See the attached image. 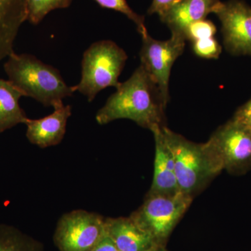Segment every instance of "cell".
I'll return each instance as SVG.
<instances>
[{
	"label": "cell",
	"mask_w": 251,
	"mask_h": 251,
	"mask_svg": "<svg viewBox=\"0 0 251 251\" xmlns=\"http://www.w3.org/2000/svg\"><path fill=\"white\" fill-rule=\"evenodd\" d=\"M166 107L158 85L140 64L97 112L96 120L104 125L126 119L151 130L156 126H166Z\"/></svg>",
	"instance_id": "1"
},
{
	"label": "cell",
	"mask_w": 251,
	"mask_h": 251,
	"mask_svg": "<svg viewBox=\"0 0 251 251\" xmlns=\"http://www.w3.org/2000/svg\"><path fill=\"white\" fill-rule=\"evenodd\" d=\"M9 80L23 97H31L46 107L63 103V99L74 93L64 80L58 69L29 54L13 52L5 62Z\"/></svg>",
	"instance_id": "2"
},
{
	"label": "cell",
	"mask_w": 251,
	"mask_h": 251,
	"mask_svg": "<svg viewBox=\"0 0 251 251\" xmlns=\"http://www.w3.org/2000/svg\"><path fill=\"white\" fill-rule=\"evenodd\" d=\"M165 141L175 162L180 192L193 198L222 172L204 143L190 141L166 126L162 127Z\"/></svg>",
	"instance_id": "3"
},
{
	"label": "cell",
	"mask_w": 251,
	"mask_h": 251,
	"mask_svg": "<svg viewBox=\"0 0 251 251\" xmlns=\"http://www.w3.org/2000/svg\"><path fill=\"white\" fill-rule=\"evenodd\" d=\"M128 55L124 49L112 41L94 43L83 54L82 75L73 90L87 97L89 102L94 100L100 91L107 87L120 86L118 79Z\"/></svg>",
	"instance_id": "4"
},
{
	"label": "cell",
	"mask_w": 251,
	"mask_h": 251,
	"mask_svg": "<svg viewBox=\"0 0 251 251\" xmlns=\"http://www.w3.org/2000/svg\"><path fill=\"white\" fill-rule=\"evenodd\" d=\"M192 201L193 198L181 193L173 196L148 193L143 204L130 217L157 245L166 247L170 236Z\"/></svg>",
	"instance_id": "5"
},
{
	"label": "cell",
	"mask_w": 251,
	"mask_h": 251,
	"mask_svg": "<svg viewBox=\"0 0 251 251\" xmlns=\"http://www.w3.org/2000/svg\"><path fill=\"white\" fill-rule=\"evenodd\" d=\"M222 171L242 175L251 170V131L229 120L204 143Z\"/></svg>",
	"instance_id": "6"
},
{
	"label": "cell",
	"mask_w": 251,
	"mask_h": 251,
	"mask_svg": "<svg viewBox=\"0 0 251 251\" xmlns=\"http://www.w3.org/2000/svg\"><path fill=\"white\" fill-rule=\"evenodd\" d=\"M106 236L105 218L75 210L59 219L54 242L59 251H92Z\"/></svg>",
	"instance_id": "7"
},
{
	"label": "cell",
	"mask_w": 251,
	"mask_h": 251,
	"mask_svg": "<svg viewBox=\"0 0 251 251\" xmlns=\"http://www.w3.org/2000/svg\"><path fill=\"white\" fill-rule=\"evenodd\" d=\"M142 38L140 64L156 82L163 101L168 105L172 67L175 61L184 52L186 39L182 34L176 33H172L171 39L166 41L156 40L148 33L142 36Z\"/></svg>",
	"instance_id": "8"
},
{
	"label": "cell",
	"mask_w": 251,
	"mask_h": 251,
	"mask_svg": "<svg viewBox=\"0 0 251 251\" xmlns=\"http://www.w3.org/2000/svg\"><path fill=\"white\" fill-rule=\"evenodd\" d=\"M214 14L222 25L224 44L234 55L251 56V8L241 0L221 2Z\"/></svg>",
	"instance_id": "9"
},
{
	"label": "cell",
	"mask_w": 251,
	"mask_h": 251,
	"mask_svg": "<svg viewBox=\"0 0 251 251\" xmlns=\"http://www.w3.org/2000/svg\"><path fill=\"white\" fill-rule=\"evenodd\" d=\"M48 116L39 119H28L26 136L33 145L46 148L60 143L67 130V121L72 115V106L64 103L54 107Z\"/></svg>",
	"instance_id": "10"
},
{
	"label": "cell",
	"mask_w": 251,
	"mask_h": 251,
	"mask_svg": "<svg viewBox=\"0 0 251 251\" xmlns=\"http://www.w3.org/2000/svg\"><path fill=\"white\" fill-rule=\"evenodd\" d=\"M162 127L151 128L155 140V157L152 183L148 193L173 196L181 193L175 173V162L165 141Z\"/></svg>",
	"instance_id": "11"
},
{
	"label": "cell",
	"mask_w": 251,
	"mask_h": 251,
	"mask_svg": "<svg viewBox=\"0 0 251 251\" xmlns=\"http://www.w3.org/2000/svg\"><path fill=\"white\" fill-rule=\"evenodd\" d=\"M107 235L120 251H145L157 245L131 218L105 219Z\"/></svg>",
	"instance_id": "12"
},
{
	"label": "cell",
	"mask_w": 251,
	"mask_h": 251,
	"mask_svg": "<svg viewBox=\"0 0 251 251\" xmlns=\"http://www.w3.org/2000/svg\"><path fill=\"white\" fill-rule=\"evenodd\" d=\"M220 0H181L164 14L160 16L172 33L182 34L188 25L196 21L206 19L215 12L221 4Z\"/></svg>",
	"instance_id": "13"
},
{
	"label": "cell",
	"mask_w": 251,
	"mask_h": 251,
	"mask_svg": "<svg viewBox=\"0 0 251 251\" xmlns=\"http://www.w3.org/2000/svg\"><path fill=\"white\" fill-rule=\"evenodd\" d=\"M27 16L26 0H0V61L14 52L15 40Z\"/></svg>",
	"instance_id": "14"
},
{
	"label": "cell",
	"mask_w": 251,
	"mask_h": 251,
	"mask_svg": "<svg viewBox=\"0 0 251 251\" xmlns=\"http://www.w3.org/2000/svg\"><path fill=\"white\" fill-rule=\"evenodd\" d=\"M23 94L9 80L0 78V133L19 124L25 125L28 119L20 106Z\"/></svg>",
	"instance_id": "15"
},
{
	"label": "cell",
	"mask_w": 251,
	"mask_h": 251,
	"mask_svg": "<svg viewBox=\"0 0 251 251\" xmlns=\"http://www.w3.org/2000/svg\"><path fill=\"white\" fill-rule=\"evenodd\" d=\"M0 251H44V247L14 226L0 224Z\"/></svg>",
	"instance_id": "16"
},
{
	"label": "cell",
	"mask_w": 251,
	"mask_h": 251,
	"mask_svg": "<svg viewBox=\"0 0 251 251\" xmlns=\"http://www.w3.org/2000/svg\"><path fill=\"white\" fill-rule=\"evenodd\" d=\"M73 0H26L27 21L31 24H39L51 11L66 9Z\"/></svg>",
	"instance_id": "17"
},
{
	"label": "cell",
	"mask_w": 251,
	"mask_h": 251,
	"mask_svg": "<svg viewBox=\"0 0 251 251\" xmlns=\"http://www.w3.org/2000/svg\"><path fill=\"white\" fill-rule=\"evenodd\" d=\"M96 2L105 9L114 10L125 15L128 19L133 21L136 25L140 35L148 33L145 25V17L138 15L130 7L126 0H94Z\"/></svg>",
	"instance_id": "18"
},
{
	"label": "cell",
	"mask_w": 251,
	"mask_h": 251,
	"mask_svg": "<svg viewBox=\"0 0 251 251\" xmlns=\"http://www.w3.org/2000/svg\"><path fill=\"white\" fill-rule=\"evenodd\" d=\"M216 32L215 25L209 20L196 21L188 25L184 31L186 40L192 41L214 37Z\"/></svg>",
	"instance_id": "19"
},
{
	"label": "cell",
	"mask_w": 251,
	"mask_h": 251,
	"mask_svg": "<svg viewBox=\"0 0 251 251\" xmlns=\"http://www.w3.org/2000/svg\"><path fill=\"white\" fill-rule=\"evenodd\" d=\"M193 50L198 57L204 59H218L222 48L214 37L193 41Z\"/></svg>",
	"instance_id": "20"
},
{
	"label": "cell",
	"mask_w": 251,
	"mask_h": 251,
	"mask_svg": "<svg viewBox=\"0 0 251 251\" xmlns=\"http://www.w3.org/2000/svg\"><path fill=\"white\" fill-rule=\"evenodd\" d=\"M231 120L251 131V98L237 109Z\"/></svg>",
	"instance_id": "21"
},
{
	"label": "cell",
	"mask_w": 251,
	"mask_h": 251,
	"mask_svg": "<svg viewBox=\"0 0 251 251\" xmlns=\"http://www.w3.org/2000/svg\"><path fill=\"white\" fill-rule=\"evenodd\" d=\"M180 1L181 0H153L151 6L149 8L148 14H156L160 17Z\"/></svg>",
	"instance_id": "22"
},
{
	"label": "cell",
	"mask_w": 251,
	"mask_h": 251,
	"mask_svg": "<svg viewBox=\"0 0 251 251\" xmlns=\"http://www.w3.org/2000/svg\"><path fill=\"white\" fill-rule=\"evenodd\" d=\"M92 251H120L114 244L111 239L108 237H104L101 242L99 243Z\"/></svg>",
	"instance_id": "23"
},
{
	"label": "cell",
	"mask_w": 251,
	"mask_h": 251,
	"mask_svg": "<svg viewBox=\"0 0 251 251\" xmlns=\"http://www.w3.org/2000/svg\"><path fill=\"white\" fill-rule=\"evenodd\" d=\"M145 251H168L165 246L154 245Z\"/></svg>",
	"instance_id": "24"
}]
</instances>
